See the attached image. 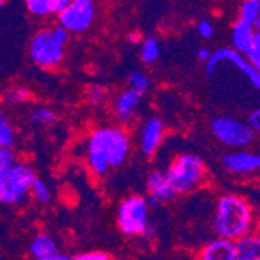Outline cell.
<instances>
[{
  "label": "cell",
  "mask_w": 260,
  "mask_h": 260,
  "mask_svg": "<svg viewBox=\"0 0 260 260\" xmlns=\"http://www.w3.org/2000/svg\"><path fill=\"white\" fill-rule=\"evenodd\" d=\"M197 33L203 38V39H210L214 36V25L212 22L207 19H203L197 23Z\"/></svg>",
  "instance_id": "f546056e"
},
{
  "label": "cell",
  "mask_w": 260,
  "mask_h": 260,
  "mask_svg": "<svg viewBox=\"0 0 260 260\" xmlns=\"http://www.w3.org/2000/svg\"><path fill=\"white\" fill-rule=\"evenodd\" d=\"M28 251L35 260H52L61 254L58 240L49 232L36 234L28 245Z\"/></svg>",
  "instance_id": "9a60e30c"
},
{
  "label": "cell",
  "mask_w": 260,
  "mask_h": 260,
  "mask_svg": "<svg viewBox=\"0 0 260 260\" xmlns=\"http://www.w3.org/2000/svg\"><path fill=\"white\" fill-rule=\"evenodd\" d=\"M128 87L137 90L140 95H144V93L150 89L151 86V80L147 74L140 72V70H136V72H131L129 77H128Z\"/></svg>",
  "instance_id": "d4e9b609"
},
{
  "label": "cell",
  "mask_w": 260,
  "mask_h": 260,
  "mask_svg": "<svg viewBox=\"0 0 260 260\" xmlns=\"http://www.w3.org/2000/svg\"><path fill=\"white\" fill-rule=\"evenodd\" d=\"M56 19L69 33H84L95 19V4L92 0H70V5Z\"/></svg>",
  "instance_id": "9c48e42d"
},
{
  "label": "cell",
  "mask_w": 260,
  "mask_h": 260,
  "mask_svg": "<svg viewBox=\"0 0 260 260\" xmlns=\"http://www.w3.org/2000/svg\"><path fill=\"white\" fill-rule=\"evenodd\" d=\"M108 100V90L100 84H92L87 89V102L92 106H103Z\"/></svg>",
  "instance_id": "484cf974"
},
{
  "label": "cell",
  "mask_w": 260,
  "mask_h": 260,
  "mask_svg": "<svg viewBox=\"0 0 260 260\" xmlns=\"http://www.w3.org/2000/svg\"><path fill=\"white\" fill-rule=\"evenodd\" d=\"M246 58L249 59V62L254 66V69L260 74V31L255 33L254 42L251 45L249 52L246 53Z\"/></svg>",
  "instance_id": "83f0119b"
},
{
  "label": "cell",
  "mask_w": 260,
  "mask_h": 260,
  "mask_svg": "<svg viewBox=\"0 0 260 260\" xmlns=\"http://www.w3.org/2000/svg\"><path fill=\"white\" fill-rule=\"evenodd\" d=\"M126 41L129 42V44H142L144 42V39H142V36H140V33L139 31H129L128 35H126Z\"/></svg>",
  "instance_id": "d6a6232c"
},
{
  "label": "cell",
  "mask_w": 260,
  "mask_h": 260,
  "mask_svg": "<svg viewBox=\"0 0 260 260\" xmlns=\"http://www.w3.org/2000/svg\"><path fill=\"white\" fill-rule=\"evenodd\" d=\"M140 100H142V95L131 87H126L122 92H119V95L114 100V115L117 122L122 125L128 123L136 115Z\"/></svg>",
  "instance_id": "4fadbf2b"
},
{
  "label": "cell",
  "mask_w": 260,
  "mask_h": 260,
  "mask_svg": "<svg viewBox=\"0 0 260 260\" xmlns=\"http://www.w3.org/2000/svg\"><path fill=\"white\" fill-rule=\"evenodd\" d=\"M31 97V93L27 87L22 86H14V87H8L4 92V102L8 105H20L23 102H27Z\"/></svg>",
  "instance_id": "cb8c5ba5"
},
{
  "label": "cell",
  "mask_w": 260,
  "mask_h": 260,
  "mask_svg": "<svg viewBox=\"0 0 260 260\" xmlns=\"http://www.w3.org/2000/svg\"><path fill=\"white\" fill-rule=\"evenodd\" d=\"M35 169L25 160H19L11 169L0 172V201L8 206H19L31 193L36 179Z\"/></svg>",
  "instance_id": "5b68a950"
},
{
  "label": "cell",
  "mask_w": 260,
  "mask_h": 260,
  "mask_svg": "<svg viewBox=\"0 0 260 260\" xmlns=\"http://www.w3.org/2000/svg\"><path fill=\"white\" fill-rule=\"evenodd\" d=\"M210 133L221 145L232 150H246L255 139V131L248 122L231 115L215 117L210 122Z\"/></svg>",
  "instance_id": "8992f818"
},
{
  "label": "cell",
  "mask_w": 260,
  "mask_h": 260,
  "mask_svg": "<svg viewBox=\"0 0 260 260\" xmlns=\"http://www.w3.org/2000/svg\"><path fill=\"white\" fill-rule=\"evenodd\" d=\"M70 0H27L25 8L35 17H49V16H59L67 7Z\"/></svg>",
  "instance_id": "2e32d148"
},
{
  "label": "cell",
  "mask_w": 260,
  "mask_h": 260,
  "mask_svg": "<svg viewBox=\"0 0 260 260\" xmlns=\"http://www.w3.org/2000/svg\"><path fill=\"white\" fill-rule=\"evenodd\" d=\"M223 62H229L232 66L237 67L240 72L248 78L249 84L260 90V74L254 69V66L249 62V59L246 58V55L237 52L232 47H221V49H217L215 52H212V56L210 59L204 64V69H206V74L209 77H212L215 74V70L218 69L220 64Z\"/></svg>",
  "instance_id": "ba28073f"
},
{
  "label": "cell",
  "mask_w": 260,
  "mask_h": 260,
  "mask_svg": "<svg viewBox=\"0 0 260 260\" xmlns=\"http://www.w3.org/2000/svg\"><path fill=\"white\" fill-rule=\"evenodd\" d=\"M17 162V154L13 148H0V172L11 169Z\"/></svg>",
  "instance_id": "4316f807"
},
{
  "label": "cell",
  "mask_w": 260,
  "mask_h": 260,
  "mask_svg": "<svg viewBox=\"0 0 260 260\" xmlns=\"http://www.w3.org/2000/svg\"><path fill=\"white\" fill-rule=\"evenodd\" d=\"M160 56V45L156 38L150 36L145 38L144 42L140 44V59L145 64L156 62Z\"/></svg>",
  "instance_id": "ffe728a7"
},
{
  "label": "cell",
  "mask_w": 260,
  "mask_h": 260,
  "mask_svg": "<svg viewBox=\"0 0 260 260\" xmlns=\"http://www.w3.org/2000/svg\"><path fill=\"white\" fill-rule=\"evenodd\" d=\"M147 193L150 200L157 204L172 201L176 197L175 188L170 184V179L165 170H153L147 178Z\"/></svg>",
  "instance_id": "7c38bea8"
},
{
  "label": "cell",
  "mask_w": 260,
  "mask_h": 260,
  "mask_svg": "<svg viewBox=\"0 0 260 260\" xmlns=\"http://www.w3.org/2000/svg\"><path fill=\"white\" fill-rule=\"evenodd\" d=\"M210 56H212V52L207 49V47H201V49H198V52H197V58L200 61H203L204 64L210 59Z\"/></svg>",
  "instance_id": "1f68e13d"
},
{
  "label": "cell",
  "mask_w": 260,
  "mask_h": 260,
  "mask_svg": "<svg viewBox=\"0 0 260 260\" xmlns=\"http://www.w3.org/2000/svg\"><path fill=\"white\" fill-rule=\"evenodd\" d=\"M260 17V0H245L239 10V20L252 25Z\"/></svg>",
  "instance_id": "44dd1931"
},
{
  "label": "cell",
  "mask_w": 260,
  "mask_h": 260,
  "mask_svg": "<svg viewBox=\"0 0 260 260\" xmlns=\"http://www.w3.org/2000/svg\"><path fill=\"white\" fill-rule=\"evenodd\" d=\"M255 33L257 31L254 30L252 25H248V23H245L242 20H237L232 25V31H231L232 49L246 55L251 49L252 42H254Z\"/></svg>",
  "instance_id": "e0dca14e"
},
{
  "label": "cell",
  "mask_w": 260,
  "mask_h": 260,
  "mask_svg": "<svg viewBox=\"0 0 260 260\" xmlns=\"http://www.w3.org/2000/svg\"><path fill=\"white\" fill-rule=\"evenodd\" d=\"M176 195L190 193L198 188L206 178V164L193 153L178 154L165 170Z\"/></svg>",
  "instance_id": "277c9868"
},
{
  "label": "cell",
  "mask_w": 260,
  "mask_h": 260,
  "mask_svg": "<svg viewBox=\"0 0 260 260\" xmlns=\"http://www.w3.org/2000/svg\"><path fill=\"white\" fill-rule=\"evenodd\" d=\"M255 221L254 209L246 198L239 193H223L218 197L212 217V228L217 237L237 243L254 234Z\"/></svg>",
  "instance_id": "7a4b0ae2"
},
{
  "label": "cell",
  "mask_w": 260,
  "mask_h": 260,
  "mask_svg": "<svg viewBox=\"0 0 260 260\" xmlns=\"http://www.w3.org/2000/svg\"><path fill=\"white\" fill-rule=\"evenodd\" d=\"M16 144V131L11 122L5 115L0 117V147L2 148H13Z\"/></svg>",
  "instance_id": "603a6c76"
},
{
  "label": "cell",
  "mask_w": 260,
  "mask_h": 260,
  "mask_svg": "<svg viewBox=\"0 0 260 260\" xmlns=\"http://www.w3.org/2000/svg\"><path fill=\"white\" fill-rule=\"evenodd\" d=\"M131 151V139L125 128L108 125L95 128L86 140L84 159L90 172L105 176L109 170L120 167Z\"/></svg>",
  "instance_id": "6da1fadb"
},
{
  "label": "cell",
  "mask_w": 260,
  "mask_h": 260,
  "mask_svg": "<svg viewBox=\"0 0 260 260\" xmlns=\"http://www.w3.org/2000/svg\"><path fill=\"white\" fill-rule=\"evenodd\" d=\"M221 165L232 175H249L260 170V153L232 150L221 156Z\"/></svg>",
  "instance_id": "30bf717a"
},
{
  "label": "cell",
  "mask_w": 260,
  "mask_h": 260,
  "mask_svg": "<svg viewBox=\"0 0 260 260\" xmlns=\"http://www.w3.org/2000/svg\"><path fill=\"white\" fill-rule=\"evenodd\" d=\"M52 260H74V257L66 255V254H59L58 257H55V258H52Z\"/></svg>",
  "instance_id": "836d02e7"
},
{
  "label": "cell",
  "mask_w": 260,
  "mask_h": 260,
  "mask_svg": "<svg viewBox=\"0 0 260 260\" xmlns=\"http://www.w3.org/2000/svg\"><path fill=\"white\" fill-rule=\"evenodd\" d=\"M66 45L61 44L52 33L50 27L38 30L28 42L30 59L41 69H53L62 59Z\"/></svg>",
  "instance_id": "52a82bcc"
},
{
  "label": "cell",
  "mask_w": 260,
  "mask_h": 260,
  "mask_svg": "<svg viewBox=\"0 0 260 260\" xmlns=\"http://www.w3.org/2000/svg\"><path fill=\"white\" fill-rule=\"evenodd\" d=\"M248 123L251 125V128L255 133H260V105L251 111V114L248 117Z\"/></svg>",
  "instance_id": "4dcf8cb0"
},
{
  "label": "cell",
  "mask_w": 260,
  "mask_h": 260,
  "mask_svg": "<svg viewBox=\"0 0 260 260\" xmlns=\"http://www.w3.org/2000/svg\"><path fill=\"white\" fill-rule=\"evenodd\" d=\"M74 260H115V258L105 251H86L77 254Z\"/></svg>",
  "instance_id": "f1b7e54d"
},
{
  "label": "cell",
  "mask_w": 260,
  "mask_h": 260,
  "mask_svg": "<svg viewBox=\"0 0 260 260\" xmlns=\"http://www.w3.org/2000/svg\"><path fill=\"white\" fill-rule=\"evenodd\" d=\"M235 255H237L235 242L215 237L201 246L197 260H235Z\"/></svg>",
  "instance_id": "5bb4252c"
},
{
  "label": "cell",
  "mask_w": 260,
  "mask_h": 260,
  "mask_svg": "<svg viewBox=\"0 0 260 260\" xmlns=\"http://www.w3.org/2000/svg\"><path fill=\"white\" fill-rule=\"evenodd\" d=\"M35 201H38L39 204L42 206H47V204H50L52 201V190H50V187L49 184H47L44 179L41 178H36L33 185H31V193Z\"/></svg>",
  "instance_id": "7402d4cb"
},
{
  "label": "cell",
  "mask_w": 260,
  "mask_h": 260,
  "mask_svg": "<svg viewBox=\"0 0 260 260\" xmlns=\"http://www.w3.org/2000/svg\"><path fill=\"white\" fill-rule=\"evenodd\" d=\"M150 204L145 197L131 195L119 203L117 207V226L126 237H151Z\"/></svg>",
  "instance_id": "3957f363"
},
{
  "label": "cell",
  "mask_w": 260,
  "mask_h": 260,
  "mask_svg": "<svg viewBox=\"0 0 260 260\" xmlns=\"http://www.w3.org/2000/svg\"><path fill=\"white\" fill-rule=\"evenodd\" d=\"M56 114L52 108H47V106H39L36 109H33L28 115V120L31 125L35 126H49L53 125L56 122Z\"/></svg>",
  "instance_id": "d6986e66"
},
{
  "label": "cell",
  "mask_w": 260,
  "mask_h": 260,
  "mask_svg": "<svg viewBox=\"0 0 260 260\" xmlns=\"http://www.w3.org/2000/svg\"><path fill=\"white\" fill-rule=\"evenodd\" d=\"M235 246H237L235 260H260V237L257 234H251L239 240Z\"/></svg>",
  "instance_id": "ac0fdd59"
},
{
  "label": "cell",
  "mask_w": 260,
  "mask_h": 260,
  "mask_svg": "<svg viewBox=\"0 0 260 260\" xmlns=\"http://www.w3.org/2000/svg\"><path fill=\"white\" fill-rule=\"evenodd\" d=\"M165 136V126L159 117H150L140 126L139 150L145 157H151L159 150Z\"/></svg>",
  "instance_id": "8fae6325"
},
{
  "label": "cell",
  "mask_w": 260,
  "mask_h": 260,
  "mask_svg": "<svg viewBox=\"0 0 260 260\" xmlns=\"http://www.w3.org/2000/svg\"><path fill=\"white\" fill-rule=\"evenodd\" d=\"M254 234H257L258 237H260V215H257V221H255V231Z\"/></svg>",
  "instance_id": "e575fe53"
}]
</instances>
